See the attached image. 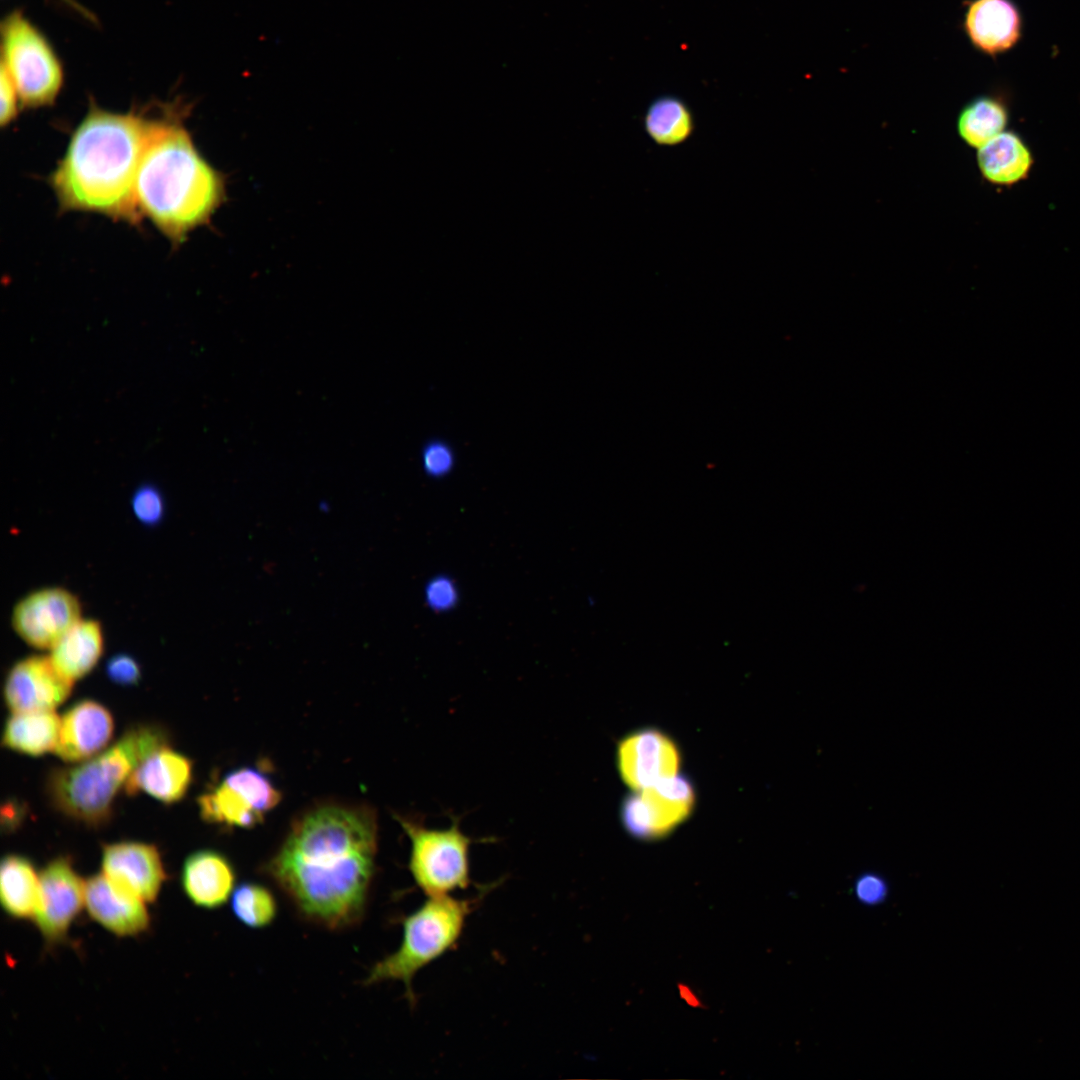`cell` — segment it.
Returning <instances> with one entry per match:
<instances>
[{
	"label": "cell",
	"mask_w": 1080,
	"mask_h": 1080,
	"mask_svg": "<svg viewBox=\"0 0 1080 1080\" xmlns=\"http://www.w3.org/2000/svg\"><path fill=\"white\" fill-rule=\"evenodd\" d=\"M410 839L409 871L427 897L452 895L471 883L470 846L458 819L448 828H428L415 819L398 817Z\"/></svg>",
	"instance_id": "52a82bcc"
},
{
	"label": "cell",
	"mask_w": 1080,
	"mask_h": 1080,
	"mask_svg": "<svg viewBox=\"0 0 1080 1080\" xmlns=\"http://www.w3.org/2000/svg\"><path fill=\"white\" fill-rule=\"evenodd\" d=\"M101 869L115 887L146 903L157 900L167 878L157 847L138 841L103 845Z\"/></svg>",
	"instance_id": "4fadbf2b"
},
{
	"label": "cell",
	"mask_w": 1080,
	"mask_h": 1080,
	"mask_svg": "<svg viewBox=\"0 0 1080 1080\" xmlns=\"http://www.w3.org/2000/svg\"><path fill=\"white\" fill-rule=\"evenodd\" d=\"M136 519L145 526H156L165 514V501L160 489L145 483L137 487L131 498Z\"/></svg>",
	"instance_id": "4316f807"
},
{
	"label": "cell",
	"mask_w": 1080,
	"mask_h": 1080,
	"mask_svg": "<svg viewBox=\"0 0 1080 1080\" xmlns=\"http://www.w3.org/2000/svg\"><path fill=\"white\" fill-rule=\"evenodd\" d=\"M85 908L89 917L117 937H134L150 927L146 902L115 887L103 874L85 881Z\"/></svg>",
	"instance_id": "e0dca14e"
},
{
	"label": "cell",
	"mask_w": 1080,
	"mask_h": 1080,
	"mask_svg": "<svg viewBox=\"0 0 1080 1080\" xmlns=\"http://www.w3.org/2000/svg\"><path fill=\"white\" fill-rule=\"evenodd\" d=\"M104 642L101 623L81 618L50 649L49 657L58 672L74 683L98 664Z\"/></svg>",
	"instance_id": "44dd1931"
},
{
	"label": "cell",
	"mask_w": 1080,
	"mask_h": 1080,
	"mask_svg": "<svg viewBox=\"0 0 1080 1080\" xmlns=\"http://www.w3.org/2000/svg\"><path fill=\"white\" fill-rule=\"evenodd\" d=\"M110 681L120 686H135L141 680V668L134 657L125 653L111 656L105 666Z\"/></svg>",
	"instance_id": "f546056e"
},
{
	"label": "cell",
	"mask_w": 1080,
	"mask_h": 1080,
	"mask_svg": "<svg viewBox=\"0 0 1080 1080\" xmlns=\"http://www.w3.org/2000/svg\"><path fill=\"white\" fill-rule=\"evenodd\" d=\"M884 892L885 886L878 877L863 876L857 883V894L866 902L878 901Z\"/></svg>",
	"instance_id": "1f68e13d"
},
{
	"label": "cell",
	"mask_w": 1080,
	"mask_h": 1080,
	"mask_svg": "<svg viewBox=\"0 0 1080 1080\" xmlns=\"http://www.w3.org/2000/svg\"><path fill=\"white\" fill-rule=\"evenodd\" d=\"M114 720L99 702L84 699L74 703L61 718L55 754L66 762H83L100 753L110 742Z\"/></svg>",
	"instance_id": "2e32d148"
},
{
	"label": "cell",
	"mask_w": 1080,
	"mask_h": 1080,
	"mask_svg": "<svg viewBox=\"0 0 1080 1080\" xmlns=\"http://www.w3.org/2000/svg\"><path fill=\"white\" fill-rule=\"evenodd\" d=\"M72 687L49 656L31 655L9 669L3 695L12 712L52 711L69 697Z\"/></svg>",
	"instance_id": "5bb4252c"
},
{
	"label": "cell",
	"mask_w": 1080,
	"mask_h": 1080,
	"mask_svg": "<svg viewBox=\"0 0 1080 1080\" xmlns=\"http://www.w3.org/2000/svg\"><path fill=\"white\" fill-rule=\"evenodd\" d=\"M470 912L471 902L467 900L452 895L427 897L403 920L402 939L397 950L373 965L363 984L400 981L405 986L408 1000L414 1001V977L455 947Z\"/></svg>",
	"instance_id": "5b68a950"
},
{
	"label": "cell",
	"mask_w": 1080,
	"mask_h": 1080,
	"mask_svg": "<svg viewBox=\"0 0 1080 1080\" xmlns=\"http://www.w3.org/2000/svg\"><path fill=\"white\" fill-rule=\"evenodd\" d=\"M156 120L90 103L49 176L59 208L137 224L141 215L135 203V181Z\"/></svg>",
	"instance_id": "7a4b0ae2"
},
{
	"label": "cell",
	"mask_w": 1080,
	"mask_h": 1080,
	"mask_svg": "<svg viewBox=\"0 0 1080 1080\" xmlns=\"http://www.w3.org/2000/svg\"><path fill=\"white\" fill-rule=\"evenodd\" d=\"M961 29L970 45L993 59L1013 50L1024 34V17L1014 0H965Z\"/></svg>",
	"instance_id": "9a60e30c"
},
{
	"label": "cell",
	"mask_w": 1080,
	"mask_h": 1080,
	"mask_svg": "<svg viewBox=\"0 0 1080 1080\" xmlns=\"http://www.w3.org/2000/svg\"><path fill=\"white\" fill-rule=\"evenodd\" d=\"M192 762L185 755L161 746L149 754L129 777L124 792H144L156 800L173 804L187 793L192 781Z\"/></svg>",
	"instance_id": "d6986e66"
},
{
	"label": "cell",
	"mask_w": 1080,
	"mask_h": 1080,
	"mask_svg": "<svg viewBox=\"0 0 1080 1080\" xmlns=\"http://www.w3.org/2000/svg\"><path fill=\"white\" fill-rule=\"evenodd\" d=\"M180 883L192 904L215 910L231 898L236 887V874L226 856L216 850L201 849L185 858Z\"/></svg>",
	"instance_id": "ac0fdd59"
},
{
	"label": "cell",
	"mask_w": 1080,
	"mask_h": 1080,
	"mask_svg": "<svg viewBox=\"0 0 1080 1080\" xmlns=\"http://www.w3.org/2000/svg\"><path fill=\"white\" fill-rule=\"evenodd\" d=\"M421 459L424 472L434 478L447 475L455 463L451 447L439 440L430 441L423 447Z\"/></svg>",
	"instance_id": "83f0119b"
},
{
	"label": "cell",
	"mask_w": 1080,
	"mask_h": 1080,
	"mask_svg": "<svg viewBox=\"0 0 1080 1080\" xmlns=\"http://www.w3.org/2000/svg\"><path fill=\"white\" fill-rule=\"evenodd\" d=\"M643 126L657 145L674 147L686 142L694 133L695 121L689 106L679 97L660 96L648 106Z\"/></svg>",
	"instance_id": "d4e9b609"
},
{
	"label": "cell",
	"mask_w": 1080,
	"mask_h": 1080,
	"mask_svg": "<svg viewBox=\"0 0 1080 1080\" xmlns=\"http://www.w3.org/2000/svg\"><path fill=\"white\" fill-rule=\"evenodd\" d=\"M230 903L236 919L252 929L270 926L278 914L275 896L267 887L259 883L243 882L236 886Z\"/></svg>",
	"instance_id": "484cf974"
},
{
	"label": "cell",
	"mask_w": 1080,
	"mask_h": 1080,
	"mask_svg": "<svg viewBox=\"0 0 1080 1080\" xmlns=\"http://www.w3.org/2000/svg\"><path fill=\"white\" fill-rule=\"evenodd\" d=\"M695 799L689 779L676 775L635 790L626 797L621 806V821L624 829L635 838H662L688 818Z\"/></svg>",
	"instance_id": "9c48e42d"
},
{
	"label": "cell",
	"mask_w": 1080,
	"mask_h": 1080,
	"mask_svg": "<svg viewBox=\"0 0 1080 1080\" xmlns=\"http://www.w3.org/2000/svg\"><path fill=\"white\" fill-rule=\"evenodd\" d=\"M141 216L174 245L206 224L225 196L223 176L199 153L181 121L157 118L134 187Z\"/></svg>",
	"instance_id": "3957f363"
},
{
	"label": "cell",
	"mask_w": 1080,
	"mask_h": 1080,
	"mask_svg": "<svg viewBox=\"0 0 1080 1080\" xmlns=\"http://www.w3.org/2000/svg\"><path fill=\"white\" fill-rule=\"evenodd\" d=\"M61 719L54 711L13 712L6 720L2 745L21 754L38 757L54 751Z\"/></svg>",
	"instance_id": "603a6c76"
},
{
	"label": "cell",
	"mask_w": 1080,
	"mask_h": 1080,
	"mask_svg": "<svg viewBox=\"0 0 1080 1080\" xmlns=\"http://www.w3.org/2000/svg\"><path fill=\"white\" fill-rule=\"evenodd\" d=\"M376 852L368 808L321 805L296 819L264 871L303 919L343 930L365 915Z\"/></svg>",
	"instance_id": "6da1fadb"
},
{
	"label": "cell",
	"mask_w": 1080,
	"mask_h": 1080,
	"mask_svg": "<svg viewBox=\"0 0 1080 1080\" xmlns=\"http://www.w3.org/2000/svg\"><path fill=\"white\" fill-rule=\"evenodd\" d=\"M281 799L280 791L262 771L242 767L227 773L198 799L201 817L209 823L251 828L261 823Z\"/></svg>",
	"instance_id": "ba28073f"
},
{
	"label": "cell",
	"mask_w": 1080,
	"mask_h": 1080,
	"mask_svg": "<svg viewBox=\"0 0 1080 1080\" xmlns=\"http://www.w3.org/2000/svg\"><path fill=\"white\" fill-rule=\"evenodd\" d=\"M1 61L12 78L22 108L55 103L64 83L62 62L44 33L21 9L1 21Z\"/></svg>",
	"instance_id": "8992f818"
},
{
	"label": "cell",
	"mask_w": 1080,
	"mask_h": 1080,
	"mask_svg": "<svg viewBox=\"0 0 1080 1080\" xmlns=\"http://www.w3.org/2000/svg\"><path fill=\"white\" fill-rule=\"evenodd\" d=\"M85 907V881L70 857L58 856L40 872V891L33 921L48 946L64 943Z\"/></svg>",
	"instance_id": "30bf717a"
},
{
	"label": "cell",
	"mask_w": 1080,
	"mask_h": 1080,
	"mask_svg": "<svg viewBox=\"0 0 1080 1080\" xmlns=\"http://www.w3.org/2000/svg\"><path fill=\"white\" fill-rule=\"evenodd\" d=\"M424 598L433 611H448L458 601V589L451 578L444 575L435 576L426 584Z\"/></svg>",
	"instance_id": "f1b7e54d"
},
{
	"label": "cell",
	"mask_w": 1080,
	"mask_h": 1080,
	"mask_svg": "<svg viewBox=\"0 0 1080 1080\" xmlns=\"http://www.w3.org/2000/svg\"><path fill=\"white\" fill-rule=\"evenodd\" d=\"M0 96V124L1 127H5L16 119L22 107L17 88L2 66H0Z\"/></svg>",
	"instance_id": "4dcf8cb0"
},
{
	"label": "cell",
	"mask_w": 1080,
	"mask_h": 1080,
	"mask_svg": "<svg viewBox=\"0 0 1080 1080\" xmlns=\"http://www.w3.org/2000/svg\"><path fill=\"white\" fill-rule=\"evenodd\" d=\"M63 1H65L67 4L71 5L74 9H76L77 11L82 13L84 16L88 17V19H90V20L93 19L92 15H90L89 12H87L84 8H82L74 0H63Z\"/></svg>",
	"instance_id": "d6a6232c"
},
{
	"label": "cell",
	"mask_w": 1080,
	"mask_h": 1080,
	"mask_svg": "<svg viewBox=\"0 0 1080 1080\" xmlns=\"http://www.w3.org/2000/svg\"><path fill=\"white\" fill-rule=\"evenodd\" d=\"M79 598L58 586L43 587L26 594L14 606L11 624L29 646L50 650L82 616Z\"/></svg>",
	"instance_id": "8fae6325"
},
{
	"label": "cell",
	"mask_w": 1080,
	"mask_h": 1080,
	"mask_svg": "<svg viewBox=\"0 0 1080 1080\" xmlns=\"http://www.w3.org/2000/svg\"><path fill=\"white\" fill-rule=\"evenodd\" d=\"M160 726L129 728L112 746L81 764L53 770L47 792L53 806L65 816L91 827L106 823L113 802L136 767L157 748L167 745Z\"/></svg>",
	"instance_id": "277c9868"
},
{
	"label": "cell",
	"mask_w": 1080,
	"mask_h": 1080,
	"mask_svg": "<svg viewBox=\"0 0 1080 1080\" xmlns=\"http://www.w3.org/2000/svg\"><path fill=\"white\" fill-rule=\"evenodd\" d=\"M1009 121L1007 97L1000 92L988 93L974 97L961 109L957 131L967 145L979 149L1007 130Z\"/></svg>",
	"instance_id": "cb8c5ba5"
},
{
	"label": "cell",
	"mask_w": 1080,
	"mask_h": 1080,
	"mask_svg": "<svg viewBox=\"0 0 1080 1080\" xmlns=\"http://www.w3.org/2000/svg\"><path fill=\"white\" fill-rule=\"evenodd\" d=\"M40 891V873L26 856L10 853L1 860L0 903L14 920H33Z\"/></svg>",
	"instance_id": "7402d4cb"
},
{
	"label": "cell",
	"mask_w": 1080,
	"mask_h": 1080,
	"mask_svg": "<svg viewBox=\"0 0 1080 1080\" xmlns=\"http://www.w3.org/2000/svg\"><path fill=\"white\" fill-rule=\"evenodd\" d=\"M977 150L979 171L992 185H1016L1030 175L1034 165L1029 145L1013 130L1003 131Z\"/></svg>",
	"instance_id": "ffe728a7"
},
{
	"label": "cell",
	"mask_w": 1080,
	"mask_h": 1080,
	"mask_svg": "<svg viewBox=\"0 0 1080 1080\" xmlns=\"http://www.w3.org/2000/svg\"><path fill=\"white\" fill-rule=\"evenodd\" d=\"M680 762L677 745L657 729L637 730L617 745L618 772L634 791L678 775Z\"/></svg>",
	"instance_id": "7c38bea8"
}]
</instances>
